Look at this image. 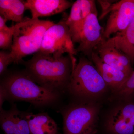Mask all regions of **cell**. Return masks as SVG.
Instances as JSON below:
<instances>
[{"label":"cell","instance_id":"obj_1","mask_svg":"<svg viewBox=\"0 0 134 134\" xmlns=\"http://www.w3.org/2000/svg\"><path fill=\"white\" fill-rule=\"evenodd\" d=\"M21 64L32 79L40 86L60 93L67 91L73 71L69 55L56 58L37 52Z\"/></svg>","mask_w":134,"mask_h":134},{"label":"cell","instance_id":"obj_2","mask_svg":"<svg viewBox=\"0 0 134 134\" xmlns=\"http://www.w3.org/2000/svg\"><path fill=\"white\" fill-rule=\"evenodd\" d=\"M0 86L5 90L7 100L28 102L37 107L55 103L60 93L38 84L25 71L6 75L1 80Z\"/></svg>","mask_w":134,"mask_h":134},{"label":"cell","instance_id":"obj_3","mask_svg":"<svg viewBox=\"0 0 134 134\" xmlns=\"http://www.w3.org/2000/svg\"><path fill=\"white\" fill-rule=\"evenodd\" d=\"M67 91L81 101L100 102L110 91L91 60L83 55L72 71Z\"/></svg>","mask_w":134,"mask_h":134},{"label":"cell","instance_id":"obj_4","mask_svg":"<svg viewBox=\"0 0 134 134\" xmlns=\"http://www.w3.org/2000/svg\"><path fill=\"white\" fill-rule=\"evenodd\" d=\"M16 24L10 52L14 62L19 64L24 60L23 58L38 52L46 32L54 23L26 17L23 21Z\"/></svg>","mask_w":134,"mask_h":134},{"label":"cell","instance_id":"obj_5","mask_svg":"<svg viewBox=\"0 0 134 134\" xmlns=\"http://www.w3.org/2000/svg\"><path fill=\"white\" fill-rule=\"evenodd\" d=\"M101 103L78 100L62 113L63 134H81L98 123Z\"/></svg>","mask_w":134,"mask_h":134},{"label":"cell","instance_id":"obj_6","mask_svg":"<svg viewBox=\"0 0 134 134\" xmlns=\"http://www.w3.org/2000/svg\"><path fill=\"white\" fill-rule=\"evenodd\" d=\"M74 44L69 28L64 19L54 23L47 29L38 52L56 58L68 54L72 60L73 70L77 63L75 55L77 52Z\"/></svg>","mask_w":134,"mask_h":134},{"label":"cell","instance_id":"obj_7","mask_svg":"<svg viewBox=\"0 0 134 134\" xmlns=\"http://www.w3.org/2000/svg\"><path fill=\"white\" fill-rule=\"evenodd\" d=\"M103 124L106 134H134V99L112 102Z\"/></svg>","mask_w":134,"mask_h":134},{"label":"cell","instance_id":"obj_8","mask_svg":"<svg viewBox=\"0 0 134 134\" xmlns=\"http://www.w3.org/2000/svg\"><path fill=\"white\" fill-rule=\"evenodd\" d=\"M104 29L105 41L113 34L122 32L134 21V0H122L114 3Z\"/></svg>","mask_w":134,"mask_h":134},{"label":"cell","instance_id":"obj_9","mask_svg":"<svg viewBox=\"0 0 134 134\" xmlns=\"http://www.w3.org/2000/svg\"><path fill=\"white\" fill-rule=\"evenodd\" d=\"M104 29L99 24L98 13H92L87 17L82 29L78 44L77 52H81L84 56L91 59L95 48L103 42Z\"/></svg>","mask_w":134,"mask_h":134},{"label":"cell","instance_id":"obj_10","mask_svg":"<svg viewBox=\"0 0 134 134\" xmlns=\"http://www.w3.org/2000/svg\"><path fill=\"white\" fill-rule=\"evenodd\" d=\"M95 12H97L95 1L77 0L74 2L66 22L74 44L79 42L80 34L87 17Z\"/></svg>","mask_w":134,"mask_h":134},{"label":"cell","instance_id":"obj_11","mask_svg":"<svg viewBox=\"0 0 134 134\" xmlns=\"http://www.w3.org/2000/svg\"><path fill=\"white\" fill-rule=\"evenodd\" d=\"M28 112L18 110L12 104L9 110H1L0 125L5 134H31L28 122Z\"/></svg>","mask_w":134,"mask_h":134},{"label":"cell","instance_id":"obj_12","mask_svg":"<svg viewBox=\"0 0 134 134\" xmlns=\"http://www.w3.org/2000/svg\"><path fill=\"white\" fill-rule=\"evenodd\" d=\"M73 3L67 0H27L25 7L31 12V18L36 19L64 12Z\"/></svg>","mask_w":134,"mask_h":134},{"label":"cell","instance_id":"obj_13","mask_svg":"<svg viewBox=\"0 0 134 134\" xmlns=\"http://www.w3.org/2000/svg\"><path fill=\"white\" fill-rule=\"evenodd\" d=\"M91 60L108 86L110 94L119 90L130 76L124 72L103 62L94 51L92 54Z\"/></svg>","mask_w":134,"mask_h":134},{"label":"cell","instance_id":"obj_14","mask_svg":"<svg viewBox=\"0 0 134 134\" xmlns=\"http://www.w3.org/2000/svg\"><path fill=\"white\" fill-rule=\"evenodd\" d=\"M94 51L101 60L111 66L121 70L130 76L134 71L133 66L129 58L117 48L100 44Z\"/></svg>","mask_w":134,"mask_h":134},{"label":"cell","instance_id":"obj_15","mask_svg":"<svg viewBox=\"0 0 134 134\" xmlns=\"http://www.w3.org/2000/svg\"><path fill=\"white\" fill-rule=\"evenodd\" d=\"M100 44L113 47L125 53L134 64V21L122 32L115 34Z\"/></svg>","mask_w":134,"mask_h":134},{"label":"cell","instance_id":"obj_16","mask_svg":"<svg viewBox=\"0 0 134 134\" xmlns=\"http://www.w3.org/2000/svg\"><path fill=\"white\" fill-rule=\"evenodd\" d=\"M27 118L31 134H59L57 123L47 113L28 112Z\"/></svg>","mask_w":134,"mask_h":134},{"label":"cell","instance_id":"obj_17","mask_svg":"<svg viewBox=\"0 0 134 134\" xmlns=\"http://www.w3.org/2000/svg\"><path fill=\"white\" fill-rule=\"evenodd\" d=\"M25 1L21 0H0V15L7 21L16 23L25 20Z\"/></svg>","mask_w":134,"mask_h":134},{"label":"cell","instance_id":"obj_18","mask_svg":"<svg viewBox=\"0 0 134 134\" xmlns=\"http://www.w3.org/2000/svg\"><path fill=\"white\" fill-rule=\"evenodd\" d=\"M134 99V70L124 84L116 92L110 94L107 100L109 102L128 100Z\"/></svg>","mask_w":134,"mask_h":134},{"label":"cell","instance_id":"obj_19","mask_svg":"<svg viewBox=\"0 0 134 134\" xmlns=\"http://www.w3.org/2000/svg\"><path fill=\"white\" fill-rule=\"evenodd\" d=\"M16 24L11 27L0 31V48L3 50H11L14 34L16 28Z\"/></svg>","mask_w":134,"mask_h":134},{"label":"cell","instance_id":"obj_20","mask_svg":"<svg viewBox=\"0 0 134 134\" xmlns=\"http://www.w3.org/2000/svg\"><path fill=\"white\" fill-rule=\"evenodd\" d=\"M14 62L10 52L2 50L0 52V74H5L8 66Z\"/></svg>","mask_w":134,"mask_h":134},{"label":"cell","instance_id":"obj_21","mask_svg":"<svg viewBox=\"0 0 134 134\" xmlns=\"http://www.w3.org/2000/svg\"><path fill=\"white\" fill-rule=\"evenodd\" d=\"M102 9V13L99 19H101L108 14L109 10L114 4L113 1H98Z\"/></svg>","mask_w":134,"mask_h":134},{"label":"cell","instance_id":"obj_22","mask_svg":"<svg viewBox=\"0 0 134 134\" xmlns=\"http://www.w3.org/2000/svg\"><path fill=\"white\" fill-rule=\"evenodd\" d=\"M0 108L1 110L2 109V107L3 103L5 100H7V96L5 90L0 86Z\"/></svg>","mask_w":134,"mask_h":134},{"label":"cell","instance_id":"obj_23","mask_svg":"<svg viewBox=\"0 0 134 134\" xmlns=\"http://www.w3.org/2000/svg\"><path fill=\"white\" fill-rule=\"evenodd\" d=\"M98 132V123L93 125L81 134H97Z\"/></svg>","mask_w":134,"mask_h":134}]
</instances>
